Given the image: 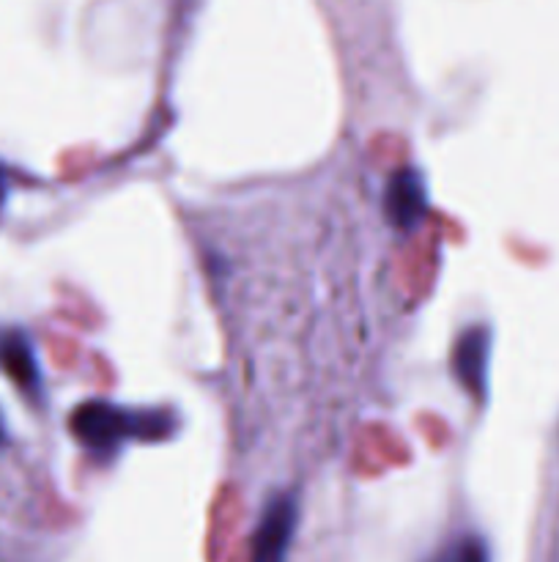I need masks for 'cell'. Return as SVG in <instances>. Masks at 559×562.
Listing matches in <instances>:
<instances>
[{"mask_svg": "<svg viewBox=\"0 0 559 562\" xmlns=\"http://www.w3.org/2000/svg\"><path fill=\"white\" fill-rule=\"evenodd\" d=\"M431 562H491L488 560V547L477 536H460L449 541L442 552Z\"/></svg>", "mask_w": 559, "mask_h": 562, "instance_id": "6", "label": "cell"}, {"mask_svg": "<svg viewBox=\"0 0 559 562\" xmlns=\"http://www.w3.org/2000/svg\"><path fill=\"white\" fill-rule=\"evenodd\" d=\"M488 355H491V335H488L486 327L466 329L458 338V344H455V379H458L475 398H482V395H486Z\"/></svg>", "mask_w": 559, "mask_h": 562, "instance_id": "4", "label": "cell"}, {"mask_svg": "<svg viewBox=\"0 0 559 562\" xmlns=\"http://www.w3.org/2000/svg\"><path fill=\"white\" fill-rule=\"evenodd\" d=\"M5 198V176H3V168H0V203H3Z\"/></svg>", "mask_w": 559, "mask_h": 562, "instance_id": "7", "label": "cell"}, {"mask_svg": "<svg viewBox=\"0 0 559 562\" xmlns=\"http://www.w3.org/2000/svg\"><path fill=\"white\" fill-rule=\"evenodd\" d=\"M299 505L288 494H280L263 508L252 536V562H285L294 541Z\"/></svg>", "mask_w": 559, "mask_h": 562, "instance_id": "2", "label": "cell"}, {"mask_svg": "<svg viewBox=\"0 0 559 562\" xmlns=\"http://www.w3.org/2000/svg\"><path fill=\"white\" fill-rule=\"evenodd\" d=\"M384 206H387L389 223L403 231L414 228L427 212V187L422 176L417 170H398L387 184Z\"/></svg>", "mask_w": 559, "mask_h": 562, "instance_id": "3", "label": "cell"}, {"mask_svg": "<svg viewBox=\"0 0 559 562\" xmlns=\"http://www.w3.org/2000/svg\"><path fill=\"white\" fill-rule=\"evenodd\" d=\"M0 357H3L5 371H9V376L14 379L16 384H22V387H36V379H38L36 360H33L31 346H27L20 335H11V338L5 340Z\"/></svg>", "mask_w": 559, "mask_h": 562, "instance_id": "5", "label": "cell"}, {"mask_svg": "<svg viewBox=\"0 0 559 562\" xmlns=\"http://www.w3.org/2000/svg\"><path fill=\"white\" fill-rule=\"evenodd\" d=\"M71 431L85 448L96 453H113L126 439H153L164 434L162 417H140L132 412L118 409L113 404L91 401L77 406L71 415Z\"/></svg>", "mask_w": 559, "mask_h": 562, "instance_id": "1", "label": "cell"}]
</instances>
